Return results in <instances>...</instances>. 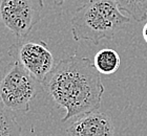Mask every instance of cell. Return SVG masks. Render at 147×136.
<instances>
[{
	"label": "cell",
	"mask_w": 147,
	"mask_h": 136,
	"mask_svg": "<svg viewBox=\"0 0 147 136\" xmlns=\"http://www.w3.org/2000/svg\"><path fill=\"white\" fill-rule=\"evenodd\" d=\"M142 33H143V38H144L145 42L147 43V22H146V24L144 25V27H143V30H142Z\"/></svg>",
	"instance_id": "cell-10"
},
{
	"label": "cell",
	"mask_w": 147,
	"mask_h": 136,
	"mask_svg": "<svg viewBox=\"0 0 147 136\" xmlns=\"http://www.w3.org/2000/svg\"><path fill=\"white\" fill-rule=\"evenodd\" d=\"M42 88L39 80L19 62L14 61L9 72L0 80V100L13 112L25 114L31 109L32 100Z\"/></svg>",
	"instance_id": "cell-3"
},
{
	"label": "cell",
	"mask_w": 147,
	"mask_h": 136,
	"mask_svg": "<svg viewBox=\"0 0 147 136\" xmlns=\"http://www.w3.org/2000/svg\"><path fill=\"white\" fill-rule=\"evenodd\" d=\"M121 59L119 54L111 48L101 49L94 58V65L100 74L110 76L119 69Z\"/></svg>",
	"instance_id": "cell-7"
},
{
	"label": "cell",
	"mask_w": 147,
	"mask_h": 136,
	"mask_svg": "<svg viewBox=\"0 0 147 136\" xmlns=\"http://www.w3.org/2000/svg\"><path fill=\"white\" fill-rule=\"evenodd\" d=\"M129 21L113 0H88L71 18V33L75 41L98 45L101 40L113 39Z\"/></svg>",
	"instance_id": "cell-2"
},
{
	"label": "cell",
	"mask_w": 147,
	"mask_h": 136,
	"mask_svg": "<svg viewBox=\"0 0 147 136\" xmlns=\"http://www.w3.org/2000/svg\"><path fill=\"white\" fill-rule=\"evenodd\" d=\"M53 1H54V3H55L56 5H62L63 3L68 1V0H53Z\"/></svg>",
	"instance_id": "cell-11"
},
{
	"label": "cell",
	"mask_w": 147,
	"mask_h": 136,
	"mask_svg": "<svg viewBox=\"0 0 147 136\" xmlns=\"http://www.w3.org/2000/svg\"><path fill=\"white\" fill-rule=\"evenodd\" d=\"M67 136H115V126L109 115L95 111L78 117L66 129Z\"/></svg>",
	"instance_id": "cell-6"
},
{
	"label": "cell",
	"mask_w": 147,
	"mask_h": 136,
	"mask_svg": "<svg viewBox=\"0 0 147 136\" xmlns=\"http://www.w3.org/2000/svg\"><path fill=\"white\" fill-rule=\"evenodd\" d=\"M0 136H22L21 127L16 121V113L0 100Z\"/></svg>",
	"instance_id": "cell-8"
},
{
	"label": "cell",
	"mask_w": 147,
	"mask_h": 136,
	"mask_svg": "<svg viewBox=\"0 0 147 136\" xmlns=\"http://www.w3.org/2000/svg\"><path fill=\"white\" fill-rule=\"evenodd\" d=\"M43 0H0V19L18 40H25L41 20Z\"/></svg>",
	"instance_id": "cell-4"
},
{
	"label": "cell",
	"mask_w": 147,
	"mask_h": 136,
	"mask_svg": "<svg viewBox=\"0 0 147 136\" xmlns=\"http://www.w3.org/2000/svg\"><path fill=\"white\" fill-rule=\"evenodd\" d=\"M42 85L54 102L65 110L62 121L98 111L104 93L94 63L77 54L59 61Z\"/></svg>",
	"instance_id": "cell-1"
},
{
	"label": "cell",
	"mask_w": 147,
	"mask_h": 136,
	"mask_svg": "<svg viewBox=\"0 0 147 136\" xmlns=\"http://www.w3.org/2000/svg\"><path fill=\"white\" fill-rule=\"evenodd\" d=\"M119 9L127 13L136 21L142 22L147 18V0H113Z\"/></svg>",
	"instance_id": "cell-9"
},
{
	"label": "cell",
	"mask_w": 147,
	"mask_h": 136,
	"mask_svg": "<svg viewBox=\"0 0 147 136\" xmlns=\"http://www.w3.org/2000/svg\"><path fill=\"white\" fill-rule=\"evenodd\" d=\"M9 54L41 83L55 67V58L44 41L18 40L9 48Z\"/></svg>",
	"instance_id": "cell-5"
}]
</instances>
